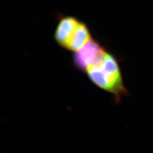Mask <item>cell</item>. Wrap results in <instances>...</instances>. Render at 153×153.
Returning a JSON list of instances; mask_svg holds the SVG:
<instances>
[{
  "label": "cell",
  "mask_w": 153,
  "mask_h": 153,
  "mask_svg": "<svg viewBox=\"0 0 153 153\" xmlns=\"http://www.w3.org/2000/svg\"><path fill=\"white\" fill-rule=\"evenodd\" d=\"M86 73L91 82L112 94L117 103L128 95L117 60L110 53L106 52L102 60L88 68Z\"/></svg>",
  "instance_id": "cell-1"
},
{
  "label": "cell",
  "mask_w": 153,
  "mask_h": 153,
  "mask_svg": "<svg viewBox=\"0 0 153 153\" xmlns=\"http://www.w3.org/2000/svg\"><path fill=\"white\" fill-rule=\"evenodd\" d=\"M105 53L104 48L99 42L91 39L74 53L73 64L78 69L86 71L88 68L98 64L102 60Z\"/></svg>",
  "instance_id": "cell-2"
},
{
  "label": "cell",
  "mask_w": 153,
  "mask_h": 153,
  "mask_svg": "<svg viewBox=\"0 0 153 153\" xmlns=\"http://www.w3.org/2000/svg\"><path fill=\"white\" fill-rule=\"evenodd\" d=\"M81 22L74 16L61 19L55 33V40L60 46L67 49Z\"/></svg>",
  "instance_id": "cell-3"
},
{
  "label": "cell",
  "mask_w": 153,
  "mask_h": 153,
  "mask_svg": "<svg viewBox=\"0 0 153 153\" xmlns=\"http://www.w3.org/2000/svg\"><path fill=\"white\" fill-rule=\"evenodd\" d=\"M91 40V33L86 24L81 22L67 49L76 52Z\"/></svg>",
  "instance_id": "cell-4"
}]
</instances>
